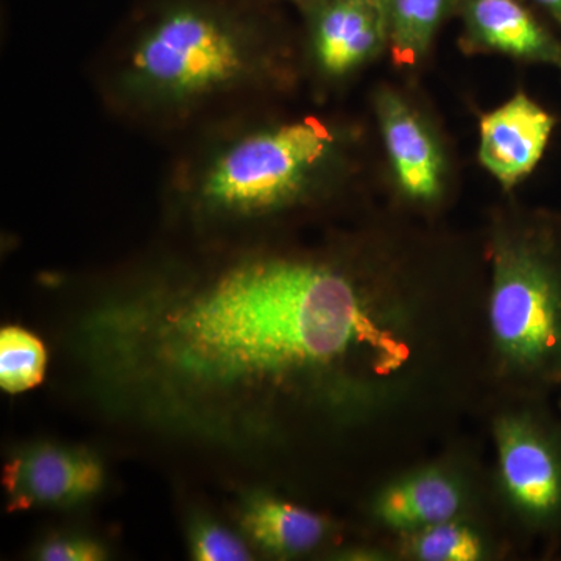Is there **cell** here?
I'll list each match as a JSON object with an SVG mask.
<instances>
[{"label": "cell", "instance_id": "obj_1", "mask_svg": "<svg viewBox=\"0 0 561 561\" xmlns=\"http://www.w3.org/2000/svg\"><path fill=\"white\" fill-rule=\"evenodd\" d=\"M376 337L337 268L250 254L110 295L84 313L73 345L114 411L231 443L245 442L272 397Z\"/></svg>", "mask_w": 561, "mask_h": 561}, {"label": "cell", "instance_id": "obj_5", "mask_svg": "<svg viewBox=\"0 0 561 561\" xmlns=\"http://www.w3.org/2000/svg\"><path fill=\"white\" fill-rule=\"evenodd\" d=\"M103 481L94 454L50 443L22 449L7 461L2 474L10 511L80 504L99 493Z\"/></svg>", "mask_w": 561, "mask_h": 561}, {"label": "cell", "instance_id": "obj_3", "mask_svg": "<svg viewBox=\"0 0 561 561\" xmlns=\"http://www.w3.org/2000/svg\"><path fill=\"white\" fill-rule=\"evenodd\" d=\"M339 153L337 136L320 121L254 128L203 158L184 195L205 220L260 219L319 190L334 172Z\"/></svg>", "mask_w": 561, "mask_h": 561}, {"label": "cell", "instance_id": "obj_14", "mask_svg": "<svg viewBox=\"0 0 561 561\" xmlns=\"http://www.w3.org/2000/svg\"><path fill=\"white\" fill-rule=\"evenodd\" d=\"M47 351L33 332L20 327L0 331V387L11 394L35 389L44 381Z\"/></svg>", "mask_w": 561, "mask_h": 561}, {"label": "cell", "instance_id": "obj_18", "mask_svg": "<svg viewBox=\"0 0 561 561\" xmlns=\"http://www.w3.org/2000/svg\"><path fill=\"white\" fill-rule=\"evenodd\" d=\"M561 27V0H534Z\"/></svg>", "mask_w": 561, "mask_h": 561}, {"label": "cell", "instance_id": "obj_4", "mask_svg": "<svg viewBox=\"0 0 561 561\" xmlns=\"http://www.w3.org/2000/svg\"><path fill=\"white\" fill-rule=\"evenodd\" d=\"M490 312L494 337L513 360L530 368L561 360V272L548 250L502 251Z\"/></svg>", "mask_w": 561, "mask_h": 561}, {"label": "cell", "instance_id": "obj_17", "mask_svg": "<svg viewBox=\"0 0 561 561\" xmlns=\"http://www.w3.org/2000/svg\"><path fill=\"white\" fill-rule=\"evenodd\" d=\"M36 559L44 561H101L106 551L101 542L87 537H55L41 545Z\"/></svg>", "mask_w": 561, "mask_h": 561}, {"label": "cell", "instance_id": "obj_15", "mask_svg": "<svg viewBox=\"0 0 561 561\" xmlns=\"http://www.w3.org/2000/svg\"><path fill=\"white\" fill-rule=\"evenodd\" d=\"M413 548L421 560L427 561H474L482 557L478 535L451 519L426 527Z\"/></svg>", "mask_w": 561, "mask_h": 561}, {"label": "cell", "instance_id": "obj_2", "mask_svg": "<svg viewBox=\"0 0 561 561\" xmlns=\"http://www.w3.org/2000/svg\"><path fill=\"white\" fill-rule=\"evenodd\" d=\"M268 69L267 47L242 14L180 0L140 28L122 58L114 92L140 113L184 116L245 91Z\"/></svg>", "mask_w": 561, "mask_h": 561}, {"label": "cell", "instance_id": "obj_8", "mask_svg": "<svg viewBox=\"0 0 561 561\" xmlns=\"http://www.w3.org/2000/svg\"><path fill=\"white\" fill-rule=\"evenodd\" d=\"M500 459L505 485L524 512L542 522L560 515L561 454L548 438L522 423H505Z\"/></svg>", "mask_w": 561, "mask_h": 561}, {"label": "cell", "instance_id": "obj_19", "mask_svg": "<svg viewBox=\"0 0 561 561\" xmlns=\"http://www.w3.org/2000/svg\"><path fill=\"white\" fill-rule=\"evenodd\" d=\"M306 2H308V0H306Z\"/></svg>", "mask_w": 561, "mask_h": 561}, {"label": "cell", "instance_id": "obj_6", "mask_svg": "<svg viewBox=\"0 0 561 561\" xmlns=\"http://www.w3.org/2000/svg\"><path fill=\"white\" fill-rule=\"evenodd\" d=\"M308 3L313 62L328 79L350 76L389 43L383 0H308Z\"/></svg>", "mask_w": 561, "mask_h": 561}, {"label": "cell", "instance_id": "obj_9", "mask_svg": "<svg viewBox=\"0 0 561 561\" xmlns=\"http://www.w3.org/2000/svg\"><path fill=\"white\" fill-rule=\"evenodd\" d=\"M376 106L387 153L401 190L413 201H434L442 192L445 162L430 127L393 92H381Z\"/></svg>", "mask_w": 561, "mask_h": 561}, {"label": "cell", "instance_id": "obj_11", "mask_svg": "<svg viewBox=\"0 0 561 561\" xmlns=\"http://www.w3.org/2000/svg\"><path fill=\"white\" fill-rule=\"evenodd\" d=\"M239 523L257 548L275 556L311 551L327 535V523L321 516L267 494L247 497Z\"/></svg>", "mask_w": 561, "mask_h": 561}, {"label": "cell", "instance_id": "obj_13", "mask_svg": "<svg viewBox=\"0 0 561 561\" xmlns=\"http://www.w3.org/2000/svg\"><path fill=\"white\" fill-rule=\"evenodd\" d=\"M454 0H383L394 60L415 65L430 50Z\"/></svg>", "mask_w": 561, "mask_h": 561}, {"label": "cell", "instance_id": "obj_16", "mask_svg": "<svg viewBox=\"0 0 561 561\" xmlns=\"http://www.w3.org/2000/svg\"><path fill=\"white\" fill-rule=\"evenodd\" d=\"M192 559L198 561H245L251 552L245 541L213 519L198 518L190 529Z\"/></svg>", "mask_w": 561, "mask_h": 561}, {"label": "cell", "instance_id": "obj_12", "mask_svg": "<svg viewBox=\"0 0 561 561\" xmlns=\"http://www.w3.org/2000/svg\"><path fill=\"white\" fill-rule=\"evenodd\" d=\"M459 508V490L437 472L391 486L378 504L379 518L397 529H426L449 522Z\"/></svg>", "mask_w": 561, "mask_h": 561}, {"label": "cell", "instance_id": "obj_10", "mask_svg": "<svg viewBox=\"0 0 561 561\" xmlns=\"http://www.w3.org/2000/svg\"><path fill=\"white\" fill-rule=\"evenodd\" d=\"M461 14L474 46L561 70V41L519 0H463Z\"/></svg>", "mask_w": 561, "mask_h": 561}, {"label": "cell", "instance_id": "obj_7", "mask_svg": "<svg viewBox=\"0 0 561 561\" xmlns=\"http://www.w3.org/2000/svg\"><path fill=\"white\" fill-rule=\"evenodd\" d=\"M556 117L526 94H516L481 122L479 158L505 190L537 168L551 140Z\"/></svg>", "mask_w": 561, "mask_h": 561}]
</instances>
